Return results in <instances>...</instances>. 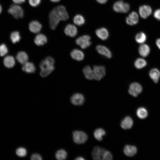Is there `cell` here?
Here are the masks:
<instances>
[{
  "instance_id": "obj_1",
  "label": "cell",
  "mask_w": 160,
  "mask_h": 160,
  "mask_svg": "<svg viewBox=\"0 0 160 160\" xmlns=\"http://www.w3.org/2000/svg\"><path fill=\"white\" fill-rule=\"evenodd\" d=\"M68 16L65 7L60 5L55 8L50 12L49 16V25L52 30L55 29L60 21H66Z\"/></svg>"
},
{
  "instance_id": "obj_2",
  "label": "cell",
  "mask_w": 160,
  "mask_h": 160,
  "mask_svg": "<svg viewBox=\"0 0 160 160\" xmlns=\"http://www.w3.org/2000/svg\"><path fill=\"white\" fill-rule=\"evenodd\" d=\"M39 66L41 69L40 75L43 77L48 76L55 69L53 65L50 64L45 60L41 61Z\"/></svg>"
},
{
  "instance_id": "obj_3",
  "label": "cell",
  "mask_w": 160,
  "mask_h": 160,
  "mask_svg": "<svg viewBox=\"0 0 160 160\" xmlns=\"http://www.w3.org/2000/svg\"><path fill=\"white\" fill-rule=\"evenodd\" d=\"M8 12L17 19L22 18L24 16L23 9L20 6L15 4H12L10 6Z\"/></svg>"
},
{
  "instance_id": "obj_4",
  "label": "cell",
  "mask_w": 160,
  "mask_h": 160,
  "mask_svg": "<svg viewBox=\"0 0 160 160\" xmlns=\"http://www.w3.org/2000/svg\"><path fill=\"white\" fill-rule=\"evenodd\" d=\"M73 138L75 143L81 144L85 143L87 141L88 137L84 132L76 130L73 131Z\"/></svg>"
},
{
  "instance_id": "obj_5",
  "label": "cell",
  "mask_w": 160,
  "mask_h": 160,
  "mask_svg": "<svg viewBox=\"0 0 160 160\" xmlns=\"http://www.w3.org/2000/svg\"><path fill=\"white\" fill-rule=\"evenodd\" d=\"M92 70L94 79L95 80H100L105 75V69L103 65H94Z\"/></svg>"
},
{
  "instance_id": "obj_6",
  "label": "cell",
  "mask_w": 160,
  "mask_h": 160,
  "mask_svg": "<svg viewBox=\"0 0 160 160\" xmlns=\"http://www.w3.org/2000/svg\"><path fill=\"white\" fill-rule=\"evenodd\" d=\"M91 38L87 35H83L77 38L76 40V44L83 49L89 47L91 44Z\"/></svg>"
},
{
  "instance_id": "obj_7",
  "label": "cell",
  "mask_w": 160,
  "mask_h": 160,
  "mask_svg": "<svg viewBox=\"0 0 160 160\" xmlns=\"http://www.w3.org/2000/svg\"><path fill=\"white\" fill-rule=\"evenodd\" d=\"M142 88L141 85L137 82L132 83L128 89L129 93L134 97H136L142 91Z\"/></svg>"
},
{
  "instance_id": "obj_8",
  "label": "cell",
  "mask_w": 160,
  "mask_h": 160,
  "mask_svg": "<svg viewBox=\"0 0 160 160\" xmlns=\"http://www.w3.org/2000/svg\"><path fill=\"white\" fill-rule=\"evenodd\" d=\"M152 11L151 7L147 5L141 6L139 9V15L143 19H146L152 13Z\"/></svg>"
},
{
  "instance_id": "obj_9",
  "label": "cell",
  "mask_w": 160,
  "mask_h": 160,
  "mask_svg": "<svg viewBox=\"0 0 160 160\" xmlns=\"http://www.w3.org/2000/svg\"><path fill=\"white\" fill-rule=\"evenodd\" d=\"M71 103L75 105H82L85 100L83 95L79 93L74 94L71 97Z\"/></svg>"
},
{
  "instance_id": "obj_10",
  "label": "cell",
  "mask_w": 160,
  "mask_h": 160,
  "mask_svg": "<svg viewBox=\"0 0 160 160\" xmlns=\"http://www.w3.org/2000/svg\"><path fill=\"white\" fill-rule=\"evenodd\" d=\"M139 16L137 12L133 11L131 12L126 19L127 23L132 25L136 24L138 22Z\"/></svg>"
},
{
  "instance_id": "obj_11",
  "label": "cell",
  "mask_w": 160,
  "mask_h": 160,
  "mask_svg": "<svg viewBox=\"0 0 160 160\" xmlns=\"http://www.w3.org/2000/svg\"><path fill=\"white\" fill-rule=\"evenodd\" d=\"M96 50L98 53L107 58H110L112 56L111 51L105 46L98 45L96 47Z\"/></svg>"
},
{
  "instance_id": "obj_12",
  "label": "cell",
  "mask_w": 160,
  "mask_h": 160,
  "mask_svg": "<svg viewBox=\"0 0 160 160\" xmlns=\"http://www.w3.org/2000/svg\"><path fill=\"white\" fill-rule=\"evenodd\" d=\"M64 31L66 35L71 37H74L77 33L76 28L71 24H68L65 27Z\"/></svg>"
},
{
  "instance_id": "obj_13",
  "label": "cell",
  "mask_w": 160,
  "mask_h": 160,
  "mask_svg": "<svg viewBox=\"0 0 160 160\" xmlns=\"http://www.w3.org/2000/svg\"><path fill=\"white\" fill-rule=\"evenodd\" d=\"M133 124V121L132 118L129 116H127L121 121L120 125L123 129H127L131 128Z\"/></svg>"
},
{
  "instance_id": "obj_14",
  "label": "cell",
  "mask_w": 160,
  "mask_h": 160,
  "mask_svg": "<svg viewBox=\"0 0 160 160\" xmlns=\"http://www.w3.org/2000/svg\"><path fill=\"white\" fill-rule=\"evenodd\" d=\"M29 28L32 32L37 33L40 31L42 28V25L40 23L36 20L31 21L29 24Z\"/></svg>"
},
{
  "instance_id": "obj_15",
  "label": "cell",
  "mask_w": 160,
  "mask_h": 160,
  "mask_svg": "<svg viewBox=\"0 0 160 160\" xmlns=\"http://www.w3.org/2000/svg\"><path fill=\"white\" fill-rule=\"evenodd\" d=\"M70 55L73 59L78 61L83 60L84 57L83 52L77 49H73L71 52Z\"/></svg>"
},
{
  "instance_id": "obj_16",
  "label": "cell",
  "mask_w": 160,
  "mask_h": 160,
  "mask_svg": "<svg viewBox=\"0 0 160 160\" xmlns=\"http://www.w3.org/2000/svg\"><path fill=\"white\" fill-rule=\"evenodd\" d=\"M123 151L125 154L127 156L132 157L136 153L137 149L134 146L127 145L124 147Z\"/></svg>"
},
{
  "instance_id": "obj_17",
  "label": "cell",
  "mask_w": 160,
  "mask_h": 160,
  "mask_svg": "<svg viewBox=\"0 0 160 160\" xmlns=\"http://www.w3.org/2000/svg\"><path fill=\"white\" fill-rule=\"evenodd\" d=\"M103 148L98 146H96L94 148L92 152V156L94 159L102 160Z\"/></svg>"
},
{
  "instance_id": "obj_18",
  "label": "cell",
  "mask_w": 160,
  "mask_h": 160,
  "mask_svg": "<svg viewBox=\"0 0 160 160\" xmlns=\"http://www.w3.org/2000/svg\"><path fill=\"white\" fill-rule=\"evenodd\" d=\"M95 33L98 37L103 40L107 39L109 36L108 31L105 28H102L97 29Z\"/></svg>"
},
{
  "instance_id": "obj_19",
  "label": "cell",
  "mask_w": 160,
  "mask_h": 160,
  "mask_svg": "<svg viewBox=\"0 0 160 160\" xmlns=\"http://www.w3.org/2000/svg\"><path fill=\"white\" fill-rule=\"evenodd\" d=\"M150 48L146 44H141L138 48L140 55L143 57H145L148 55L150 52Z\"/></svg>"
},
{
  "instance_id": "obj_20",
  "label": "cell",
  "mask_w": 160,
  "mask_h": 160,
  "mask_svg": "<svg viewBox=\"0 0 160 160\" xmlns=\"http://www.w3.org/2000/svg\"><path fill=\"white\" fill-rule=\"evenodd\" d=\"M47 41V39L44 35L40 33L37 35L35 38L34 42L37 46H41L44 45Z\"/></svg>"
},
{
  "instance_id": "obj_21",
  "label": "cell",
  "mask_w": 160,
  "mask_h": 160,
  "mask_svg": "<svg viewBox=\"0 0 160 160\" xmlns=\"http://www.w3.org/2000/svg\"><path fill=\"white\" fill-rule=\"evenodd\" d=\"M22 69L23 71L27 73H33L36 71V68L33 63L27 62L23 64Z\"/></svg>"
},
{
  "instance_id": "obj_22",
  "label": "cell",
  "mask_w": 160,
  "mask_h": 160,
  "mask_svg": "<svg viewBox=\"0 0 160 160\" xmlns=\"http://www.w3.org/2000/svg\"><path fill=\"white\" fill-rule=\"evenodd\" d=\"M149 75L153 82L155 83H157L160 78V72L157 69L153 68L149 71Z\"/></svg>"
},
{
  "instance_id": "obj_23",
  "label": "cell",
  "mask_w": 160,
  "mask_h": 160,
  "mask_svg": "<svg viewBox=\"0 0 160 160\" xmlns=\"http://www.w3.org/2000/svg\"><path fill=\"white\" fill-rule=\"evenodd\" d=\"M16 58L18 62L23 64L27 62L28 60L27 54L23 51L19 52L16 55Z\"/></svg>"
},
{
  "instance_id": "obj_24",
  "label": "cell",
  "mask_w": 160,
  "mask_h": 160,
  "mask_svg": "<svg viewBox=\"0 0 160 160\" xmlns=\"http://www.w3.org/2000/svg\"><path fill=\"white\" fill-rule=\"evenodd\" d=\"M83 71L84 76L86 79L90 80L94 79L93 70L89 66H85L83 68Z\"/></svg>"
},
{
  "instance_id": "obj_25",
  "label": "cell",
  "mask_w": 160,
  "mask_h": 160,
  "mask_svg": "<svg viewBox=\"0 0 160 160\" xmlns=\"http://www.w3.org/2000/svg\"><path fill=\"white\" fill-rule=\"evenodd\" d=\"M4 63L6 67L7 68H11L15 65V61L12 56H7L4 59Z\"/></svg>"
},
{
  "instance_id": "obj_26",
  "label": "cell",
  "mask_w": 160,
  "mask_h": 160,
  "mask_svg": "<svg viewBox=\"0 0 160 160\" xmlns=\"http://www.w3.org/2000/svg\"><path fill=\"white\" fill-rule=\"evenodd\" d=\"M106 132L103 129L99 128L96 129L94 132V136L97 140L101 141L103 140V137L105 135Z\"/></svg>"
},
{
  "instance_id": "obj_27",
  "label": "cell",
  "mask_w": 160,
  "mask_h": 160,
  "mask_svg": "<svg viewBox=\"0 0 160 160\" xmlns=\"http://www.w3.org/2000/svg\"><path fill=\"white\" fill-rule=\"evenodd\" d=\"M147 65L146 60L143 58H138L134 62V65L137 69H141L145 67Z\"/></svg>"
},
{
  "instance_id": "obj_28",
  "label": "cell",
  "mask_w": 160,
  "mask_h": 160,
  "mask_svg": "<svg viewBox=\"0 0 160 160\" xmlns=\"http://www.w3.org/2000/svg\"><path fill=\"white\" fill-rule=\"evenodd\" d=\"M124 4V3L122 0L116 1L113 6V10L116 12L122 13Z\"/></svg>"
},
{
  "instance_id": "obj_29",
  "label": "cell",
  "mask_w": 160,
  "mask_h": 160,
  "mask_svg": "<svg viewBox=\"0 0 160 160\" xmlns=\"http://www.w3.org/2000/svg\"><path fill=\"white\" fill-rule=\"evenodd\" d=\"M147 36L146 34L143 32H140L137 33L135 36V40L139 44H143L146 41Z\"/></svg>"
},
{
  "instance_id": "obj_30",
  "label": "cell",
  "mask_w": 160,
  "mask_h": 160,
  "mask_svg": "<svg viewBox=\"0 0 160 160\" xmlns=\"http://www.w3.org/2000/svg\"><path fill=\"white\" fill-rule=\"evenodd\" d=\"M136 114L139 118L143 119L147 116L148 113L147 110L145 108L140 107L137 110Z\"/></svg>"
},
{
  "instance_id": "obj_31",
  "label": "cell",
  "mask_w": 160,
  "mask_h": 160,
  "mask_svg": "<svg viewBox=\"0 0 160 160\" xmlns=\"http://www.w3.org/2000/svg\"><path fill=\"white\" fill-rule=\"evenodd\" d=\"M67 156L66 151L63 149L58 150L56 153L55 156L56 159L59 160H63L65 159Z\"/></svg>"
},
{
  "instance_id": "obj_32",
  "label": "cell",
  "mask_w": 160,
  "mask_h": 160,
  "mask_svg": "<svg viewBox=\"0 0 160 160\" xmlns=\"http://www.w3.org/2000/svg\"><path fill=\"white\" fill-rule=\"evenodd\" d=\"M74 23L79 26L83 25L85 23V19L83 17L80 15H77L75 16L73 19Z\"/></svg>"
},
{
  "instance_id": "obj_33",
  "label": "cell",
  "mask_w": 160,
  "mask_h": 160,
  "mask_svg": "<svg viewBox=\"0 0 160 160\" xmlns=\"http://www.w3.org/2000/svg\"><path fill=\"white\" fill-rule=\"evenodd\" d=\"M10 37L12 41L14 44L19 42L21 39L20 33L17 31L12 32L11 34Z\"/></svg>"
},
{
  "instance_id": "obj_34",
  "label": "cell",
  "mask_w": 160,
  "mask_h": 160,
  "mask_svg": "<svg viewBox=\"0 0 160 160\" xmlns=\"http://www.w3.org/2000/svg\"><path fill=\"white\" fill-rule=\"evenodd\" d=\"M112 159L113 156L110 151L103 148L102 153V160H110Z\"/></svg>"
},
{
  "instance_id": "obj_35",
  "label": "cell",
  "mask_w": 160,
  "mask_h": 160,
  "mask_svg": "<svg viewBox=\"0 0 160 160\" xmlns=\"http://www.w3.org/2000/svg\"><path fill=\"white\" fill-rule=\"evenodd\" d=\"M16 153L17 155L19 157H24L26 155L27 151L25 148L20 147L16 149Z\"/></svg>"
},
{
  "instance_id": "obj_36",
  "label": "cell",
  "mask_w": 160,
  "mask_h": 160,
  "mask_svg": "<svg viewBox=\"0 0 160 160\" xmlns=\"http://www.w3.org/2000/svg\"><path fill=\"white\" fill-rule=\"evenodd\" d=\"M8 52V49L4 44H2L0 45V55L3 56L5 55Z\"/></svg>"
},
{
  "instance_id": "obj_37",
  "label": "cell",
  "mask_w": 160,
  "mask_h": 160,
  "mask_svg": "<svg viewBox=\"0 0 160 160\" xmlns=\"http://www.w3.org/2000/svg\"><path fill=\"white\" fill-rule=\"evenodd\" d=\"M30 4L33 7L38 6L40 4L41 0H28Z\"/></svg>"
},
{
  "instance_id": "obj_38",
  "label": "cell",
  "mask_w": 160,
  "mask_h": 160,
  "mask_svg": "<svg viewBox=\"0 0 160 160\" xmlns=\"http://www.w3.org/2000/svg\"><path fill=\"white\" fill-rule=\"evenodd\" d=\"M31 159L32 160H41L42 159L41 156L37 153L33 154L31 156Z\"/></svg>"
},
{
  "instance_id": "obj_39",
  "label": "cell",
  "mask_w": 160,
  "mask_h": 160,
  "mask_svg": "<svg viewBox=\"0 0 160 160\" xmlns=\"http://www.w3.org/2000/svg\"><path fill=\"white\" fill-rule=\"evenodd\" d=\"M153 16L156 19L160 20V9L155 10L153 13Z\"/></svg>"
},
{
  "instance_id": "obj_40",
  "label": "cell",
  "mask_w": 160,
  "mask_h": 160,
  "mask_svg": "<svg viewBox=\"0 0 160 160\" xmlns=\"http://www.w3.org/2000/svg\"><path fill=\"white\" fill-rule=\"evenodd\" d=\"M130 9V6L129 4L127 3H124V7L122 12L123 13H126Z\"/></svg>"
},
{
  "instance_id": "obj_41",
  "label": "cell",
  "mask_w": 160,
  "mask_h": 160,
  "mask_svg": "<svg viewBox=\"0 0 160 160\" xmlns=\"http://www.w3.org/2000/svg\"><path fill=\"white\" fill-rule=\"evenodd\" d=\"M45 60L51 65H53L55 63V60L54 59L51 57L48 56L47 57Z\"/></svg>"
},
{
  "instance_id": "obj_42",
  "label": "cell",
  "mask_w": 160,
  "mask_h": 160,
  "mask_svg": "<svg viewBox=\"0 0 160 160\" xmlns=\"http://www.w3.org/2000/svg\"><path fill=\"white\" fill-rule=\"evenodd\" d=\"M25 0H12L16 4H21L25 1Z\"/></svg>"
},
{
  "instance_id": "obj_43",
  "label": "cell",
  "mask_w": 160,
  "mask_h": 160,
  "mask_svg": "<svg viewBox=\"0 0 160 160\" xmlns=\"http://www.w3.org/2000/svg\"><path fill=\"white\" fill-rule=\"evenodd\" d=\"M156 43L157 46L160 50V38L156 40Z\"/></svg>"
},
{
  "instance_id": "obj_44",
  "label": "cell",
  "mask_w": 160,
  "mask_h": 160,
  "mask_svg": "<svg viewBox=\"0 0 160 160\" xmlns=\"http://www.w3.org/2000/svg\"><path fill=\"white\" fill-rule=\"evenodd\" d=\"M100 4H104L108 0H96Z\"/></svg>"
},
{
  "instance_id": "obj_45",
  "label": "cell",
  "mask_w": 160,
  "mask_h": 160,
  "mask_svg": "<svg viewBox=\"0 0 160 160\" xmlns=\"http://www.w3.org/2000/svg\"><path fill=\"white\" fill-rule=\"evenodd\" d=\"M75 159L76 160H85V159L82 157L79 156L76 157Z\"/></svg>"
},
{
  "instance_id": "obj_46",
  "label": "cell",
  "mask_w": 160,
  "mask_h": 160,
  "mask_svg": "<svg viewBox=\"0 0 160 160\" xmlns=\"http://www.w3.org/2000/svg\"><path fill=\"white\" fill-rule=\"evenodd\" d=\"M50 0L53 2H59L60 0Z\"/></svg>"
},
{
  "instance_id": "obj_47",
  "label": "cell",
  "mask_w": 160,
  "mask_h": 160,
  "mask_svg": "<svg viewBox=\"0 0 160 160\" xmlns=\"http://www.w3.org/2000/svg\"><path fill=\"white\" fill-rule=\"evenodd\" d=\"M2 11V7L1 5H0V14L1 13Z\"/></svg>"
}]
</instances>
